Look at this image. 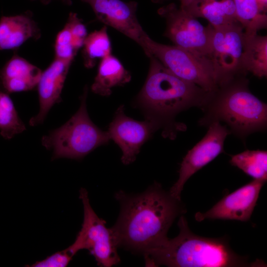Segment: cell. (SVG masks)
Instances as JSON below:
<instances>
[{"label": "cell", "mask_w": 267, "mask_h": 267, "mask_svg": "<svg viewBox=\"0 0 267 267\" xmlns=\"http://www.w3.org/2000/svg\"><path fill=\"white\" fill-rule=\"evenodd\" d=\"M120 204L117 221L111 229L118 247L143 255L168 238L175 219L186 212L181 201L156 182L144 192L116 193Z\"/></svg>", "instance_id": "obj_1"}, {"label": "cell", "mask_w": 267, "mask_h": 267, "mask_svg": "<svg viewBox=\"0 0 267 267\" xmlns=\"http://www.w3.org/2000/svg\"><path fill=\"white\" fill-rule=\"evenodd\" d=\"M148 75L137 101L146 110V118L157 122L166 137H174L184 126L175 121L176 116L194 106L201 108L210 92L175 75L153 56Z\"/></svg>", "instance_id": "obj_2"}, {"label": "cell", "mask_w": 267, "mask_h": 267, "mask_svg": "<svg viewBox=\"0 0 267 267\" xmlns=\"http://www.w3.org/2000/svg\"><path fill=\"white\" fill-rule=\"evenodd\" d=\"M178 235L167 238L143 256L147 266L171 267H264L260 260L249 263L246 257L236 254L225 238L199 236L189 229L183 215L178 223Z\"/></svg>", "instance_id": "obj_3"}, {"label": "cell", "mask_w": 267, "mask_h": 267, "mask_svg": "<svg viewBox=\"0 0 267 267\" xmlns=\"http://www.w3.org/2000/svg\"><path fill=\"white\" fill-rule=\"evenodd\" d=\"M248 82L238 75L210 92L201 109V126L224 123L236 136L245 138L255 132L265 131L267 125V104L249 90Z\"/></svg>", "instance_id": "obj_4"}, {"label": "cell", "mask_w": 267, "mask_h": 267, "mask_svg": "<svg viewBox=\"0 0 267 267\" xmlns=\"http://www.w3.org/2000/svg\"><path fill=\"white\" fill-rule=\"evenodd\" d=\"M88 87L80 97L78 111L65 124L43 135L41 142L52 152V160H79L110 139L107 132L98 128L90 120L87 108Z\"/></svg>", "instance_id": "obj_5"}, {"label": "cell", "mask_w": 267, "mask_h": 267, "mask_svg": "<svg viewBox=\"0 0 267 267\" xmlns=\"http://www.w3.org/2000/svg\"><path fill=\"white\" fill-rule=\"evenodd\" d=\"M148 57L153 56L178 77L211 92L222 82V77L212 60L176 45L160 44L148 35L143 49Z\"/></svg>", "instance_id": "obj_6"}, {"label": "cell", "mask_w": 267, "mask_h": 267, "mask_svg": "<svg viewBox=\"0 0 267 267\" xmlns=\"http://www.w3.org/2000/svg\"><path fill=\"white\" fill-rule=\"evenodd\" d=\"M79 198L84 207V220L82 227L74 243L66 249L73 257L81 250H88L97 265L110 267L120 262L118 246L112 231L106 222L99 218L92 208L87 190L82 188Z\"/></svg>", "instance_id": "obj_7"}, {"label": "cell", "mask_w": 267, "mask_h": 267, "mask_svg": "<svg viewBox=\"0 0 267 267\" xmlns=\"http://www.w3.org/2000/svg\"><path fill=\"white\" fill-rule=\"evenodd\" d=\"M158 13L165 19L164 36L175 45L210 58L214 27L204 26L191 14L174 3L163 6Z\"/></svg>", "instance_id": "obj_8"}, {"label": "cell", "mask_w": 267, "mask_h": 267, "mask_svg": "<svg viewBox=\"0 0 267 267\" xmlns=\"http://www.w3.org/2000/svg\"><path fill=\"white\" fill-rule=\"evenodd\" d=\"M245 44V30L239 22L214 27L210 59L224 82L243 72Z\"/></svg>", "instance_id": "obj_9"}, {"label": "cell", "mask_w": 267, "mask_h": 267, "mask_svg": "<svg viewBox=\"0 0 267 267\" xmlns=\"http://www.w3.org/2000/svg\"><path fill=\"white\" fill-rule=\"evenodd\" d=\"M208 127L205 135L183 158L178 178L169 191L178 200L181 201V192L187 180L223 152L224 140L230 132L219 122L213 123Z\"/></svg>", "instance_id": "obj_10"}, {"label": "cell", "mask_w": 267, "mask_h": 267, "mask_svg": "<svg viewBox=\"0 0 267 267\" xmlns=\"http://www.w3.org/2000/svg\"><path fill=\"white\" fill-rule=\"evenodd\" d=\"M160 128L159 124L150 118L138 121L128 117L124 113V105H121L107 132L110 139L121 149L122 162L128 165L134 161L141 146Z\"/></svg>", "instance_id": "obj_11"}, {"label": "cell", "mask_w": 267, "mask_h": 267, "mask_svg": "<svg viewBox=\"0 0 267 267\" xmlns=\"http://www.w3.org/2000/svg\"><path fill=\"white\" fill-rule=\"evenodd\" d=\"M89 4L96 19L121 32L144 48L147 34L137 20V3L121 0H81Z\"/></svg>", "instance_id": "obj_12"}, {"label": "cell", "mask_w": 267, "mask_h": 267, "mask_svg": "<svg viewBox=\"0 0 267 267\" xmlns=\"http://www.w3.org/2000/svg\"><path fill=\"white\" fill-rule=\"evenodd\" d=\"M266 181L253 179L225 195L205 213L197 212V222L205 219L249 221L256 205L261 190Z\"/></svg>", "instance_id": "obj_13"}, {"label": "cell", "mask_w": 267, "mask_h": 267, "mask_svg": "<svg viewBox=\"0 0 267 267\" xmlns=\"http://www.w3.org/2000/svg\"><path fill=\"white\" fill-rule=\"evenodd\" d=\"M72 62L54 58L42 71L37 86L40 103L39 111L29 120L31 126L42 124L51 108L61 101V94Z\"/></svg>", "instance_id": "obj_14"}, {"label": "cell", "mask_w": 267, "mask_h": 267, "mask_svg": "<svg viewBox=\"0 0 267 267\" xmlns=\"http://www.w3.org/2000/svg\"><path fill=\"white\" fill-rule=\"evenodd\" d=\"M42 71L25 58L14 55L0 68V91L9 94L36 88Z\"/></svg>", "instance_id": "obj_15"}, {"label": "cell", "mask_w": 267, "mask_h": 267, "mask_svg": "<svg viewBox=\"0 0 267 267\" xmlns=\"http://www.w3.org/2000/svg\"><path fill=\"white\" fill-rule=\"evenodd\" d=\"M41 36V30L30 13L0 19V50L17 49L28 40H37Z\"/></svg>", "instance_id": "obj_16"}, {"label": "cell", "mask_w": 267, "mask_h": 267, "mask_svg": "<svg viewBox=\"0 0 267 267\" xmlns=\"http://www.w3.org/2000/svg\"><path fill=\"white\" fill-rule=\"evenodd\" d=\"M131 78L120 61L110 54L101 59L91 89L95 94L108 96L113 88L126 84Z\"/></svg>", "instance_id": "obj_17"}, {"label": "cell", "mask_w": 267, "mask_h": 267, "mask_svg": "<svg viewBox=\"0 0 267 267\" xmlns=\"http://www.w3.org/2000/svg\"><path fill=\"white\" fill-rule=\"evenodd\" d=\"M181 7L196 18L207 19L213 27L238 22L233 0H194Z\"/></svg>", "instance_id": "obj_18"}, {"label": "cell", "mask_w": 267, "mask_h": 267, "mask_svg": "<svg viewBox=\"0 0 267 267\" xmlns=\"http://www.w3.org/2000/svg\"><path fill=\"white\" fill-rule=\"evenodd\" d=\"M245 33V44L241 67L243 72H249L262 78L267 75V38Z\"/></svg>", "instance_id": "obj_19"}, {"label": "cell", "mask_w": 267, "mask_h": 267, "mask_svg": "<svg viewBox=\"0 0 267 267\" xmlns=\"http://www.w3.org/2000/svg\"><path fill=\"white\" fill-rule=\"evenodd\" d=\"M82 56L84 66L91 68L98 59L111 54V44L106 26L88 35L82 46Z\"/></svg>", "instance_id": "obj_20"}, {"label": "cell", "mask_w": 267, "mask_h": 267, "mask_svg": "<svg viewBox=\"0 0 267 267\" xmlns=\"http://www.w3.org/2000/svg\"><path fill=\"white\" fill-rule=\"evenodd\" d=\"M238 22L248 34L257 33L267 26L266 11L260 6L258 0H233Z\"/></svg>", "instance_id": "obj_21"}, {"label": "cell", "mask_w": 267, "mask_h": 267, "mask_svg": "<svg viewBox=\"0 0 267 267\" xmlns=\"http://www.w3.org/2000/svg\"><path fill=\"white\" fill-rule=\"evenodd\" d=\"M230 164L241 170L254 179L267 181V152L266 150L244 151L232 156Z\"/></svg>", "instance_id": "obj_22"}, {"label": "cell", "mask_w": 267, "mask_h": 267, "mask_svg": "<svg viewBox=\"0 0 267 267\" xmlns=\"http://www.w3.org/2000/svg\"><path fill=\"white\" fill-rule=\"evenodd\" d=\"M26 130L8 94L0 91V134L6 139Z\"/></svg>", "instance_id": "obj_23"}, {"label": "cell", "mask_w": 267, "mask_h": 267, "mask_svg": "<svg viewBox=\"0 0 267 267\" xmlns=\"http://www.w3.org/2000/svg\"><path fill=\"white\" fill-rule=\"evenodd\" d=\"M54 49L55 58L73 61L78 51L73 46L72 34L66 23L57 34Z\"/></svg>", "instance_id": "obj_24"}, {"label": "cell", "mask_w": 267, "mask_h": 267, "mask_svg": "<svg viewBox=\"0 0 267 267\" xmlns=\"http://www.w3.org/2000/svg\"><path fill=\"white\" fill-rule=\"evenodd\" d=\"M66 24L72 34L73 46L78 51L83 46L85 40L88 35L86 27L83 23L82 19L74 12L69 13Z\"/></svg>", "instance_id": "obj_25"}, {"label": "cell", "mask_w": 267, "mask_h": 267, "mask_svg": "<svg viewBox=\"0 0 267 267\" xmlns=\"http://www.w3.org/2000/svg\"><path fill=\"white\" fill-rule=\"evenodd\" d=\"M73 256L66 249L57 252L45 259L36 262L31 267H66Z\"/></svg>", "instance_id": "obj_26"}, {"label": "cell", "mask_w": 267, "mask_h": 267, "mask_svg": "<svg viewBox=\"0 0 267 267\" xmlns=\"http://www.w3.org/2000/svg\"><path fill=\"white\" fill-rule=\"evenodd\" d=\"M166 0H162V1ZM180 2V6L181 7H184L187 6L194 0H178Z\"/></svg>", "instance_id": "obj_27"}, {"label": "cell", "mask_w": 267, "mask_h": 267, "mask_svg": "<svg viewBox=\"0 0 267 267\" xmlns=\"http://www.w3.org/2000/svg\"><path fill=\"white\" fill-rule=\"evenodd\" d=\"M261 7L264 10H267V0H258Z\"/></svg>", "instance_id": "obj_28"}, {"label": "cell", "mask_w": 267, "mask_h": 267, "mask_svg": "<svg viewBox=\"0 0 267 267\" xmlns=\"http://www.w3.org/2000/svg\"><path fill=\"white\" fill-rule=\"evenodd\" d=\"M43 2H44L45 3L48 2L52 0H42ZM61 1L62 2H64L65 4H70L71 3V0H59Z\"/></svg>", "instance_id": "obj_29"}]
</instances>
